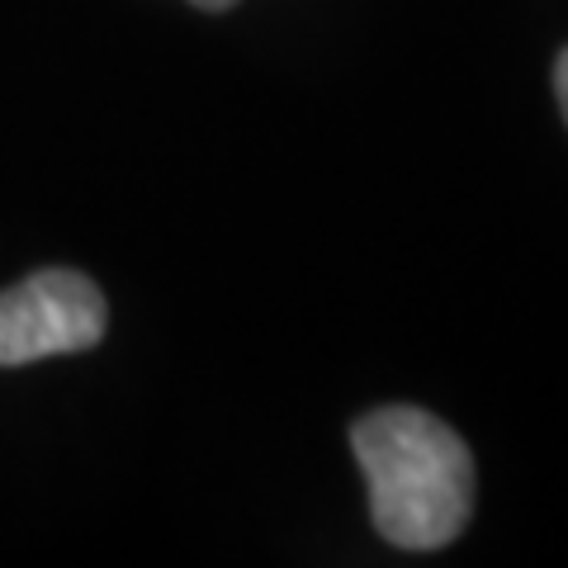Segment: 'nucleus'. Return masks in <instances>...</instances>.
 <instances>
[{
  "label": "nucleus",
  "instance_id": "f257e3e1",
  "mask_svg": "<svg viewBox=\"0 0 568 568\" xmlns=\"http://www.w3.org/2000/svg\"><path fill=\"white\" fill-rule=\"evenodd\" d=\"M351 450L369 484L375 530L398 549H446L474 517V455L450 422L413 403H388L351 426Z\"/></svg>",
  "mask_w": 568,
  "mask_h": 568
},
{
  "label": "nucleus",
  "instance_id": "f03ea898",
  "mask_svg": "<svg viewBox=\"0 0 568 568\" xmlns=\"http://www.w3.org/2000/svg\"><path fill=\"white\" fill-rule=\"evenodd\" d=\"M110 304L100 284L67 265H48L0 290V369L33 365L48 355H77L104 342Z\"/></svg>",
  "mask_w": 568,
  "mask_h": 568
},
{
  "label": "nucleus",
  "instance_id": "7ed1b4c3",
  "mask_svg": "<svg viewBox=\"0 0 568 568\" xmlns=\"http://www.w3.org/2000/svg\"><path fill=\"white\" fill-rule=\"evenodd\" d=\"M555 95H559V114L568 123V48L559 52V62H555Z\"/></svg>",
  "mask_w": 568,
  "mask_h": 568
},
{
  "label": "nucleus",
  "instance_id": "20e7f679",
  "mask_svg": "<svg viewBox=\"0 0 568 568\" xmlns=\"http://www.w3.org/2000/svg\"><path fill=\"white\" fill-rule=\"evenodd\" d=\"M190 6H200V10H209V14H219V10H233L237 0H190Z\"/></svg>",
  "mask_w": 568,
  "mask_h": 568
}]
</instances>
